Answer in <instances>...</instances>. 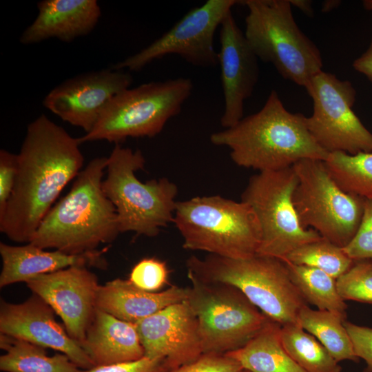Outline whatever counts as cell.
<instances>
[{
    "label": "cell",
    "instance_id": "obj_1",
    "mask_svg": "<svg viewBox=\"0 0 372 372\" xmlns=\"http://www.w3.org/2000/svg\"><path fill=\"white\" fill-rule=\"evenodd\" d=\"M78 138L42 114L30 123L19 153L12 194L0 215V231L29 243L63 188L81 172Z\"/></svg>",
    "mask_w": 372,
    "mask_h": 372
},
{
    "label": "cell",
    "instance_id": "obj_2",
    "mask_svg": "<svg viewBox=\"0 0 372 372\" xmlns=\"http://www.w3.org/2000/svg\"><path fill=\"white\" fill-rule=\"evenodd\" d=\"M306 117L288 111L272 90L259 111L213 133L210 141L228 147L237 165L259 172L291 167L302 159L324 161L329 153L309 133Z\"/></svg>",
    "mask_w": 372,
    "mask_h": 372
},
{
    "label": "cell",
    "instance_id": "obj_3",
    "mask_svg": "<svg viewBox=\"0 0 372 372\" xmlns=\"http://www.w3.org/2000/svg\"><path fill=\"white\" fill-rule=\"evenodd\" d=\"M107 157H96L81 169L70 192L48 211L30 243L69 254L97 250L120 234L116 209L102 184Z\"/></svg>",
    "mask_w": 372,
    "mask_h": 372
},
{
    "label": "cell",
    "instance_id": "obj_4",
    "mask_svg": "<svg viewBox=\"0 0 372 372\" xmlns=\"http://www.w3.org/2000/svg\"><path fill=\"white\" fill-rule=\"evenodd\" d=\"M187 272L207 282L238 289L259 310L280 325L297 323L299 311L307 302L291 280L285 261L256 254L234 259L209 254L191 256Z\"/></svg>",
    "mask_w": 372,
    "mask_h": 372
},
{
    "label": "cell",
    "instance_id": "obj_5",
    "mask_svg": "<svg viewBox=\"0 0 372 372\" xmlns=\"http://www.w3.org/2000/svg\"><path fill=\"white\" fill-rule=\"evenodd\" d=\"M185 249L244 259L257 254L260 229L251 207L220 196L177 201L174 220Z\"/></svg>",
    "mask_w": 372,
    "mask_h": 372
},
{
    "label": "cell",
    "instance_id": "obj_6",
    "mask_svg": "<svg viewBox=\"0 0 372 372\" xmlns=\"http://www.w3.org/2000/svg\"><path fill=\"white\" fill-rule=\"evenodd\" d=\"M145 163L139 149L116 144L107 157L102 187L116 209L120 233L154 237L173 222L178 189L165 178L141 182L136 172Z\"/></svg>",
    "mask_w": 372,
    "mask_h": 372
},
{
    "label": "cell",
    "instance_id": "obj_7",
    "mask_svg": "<svg viewBox=\"0 0 372 372\" xmlns=\"http://www.w3.org/2000/svg\"><path fill=\"white\" fill-rule=\"evenodd\" d=\"M248 9L245 37L258 59L285 79L305 87L322 70L316 45L300 29L289 0L242 1Z\"/></svg>",
    "mask_w": 372,
    "mask_h": 372
},
{
    "label": "cell",
    "instance_id": "obj_8",
    "mask_svg": "<svg viewBox=\"0 0 372 372\" xmlns=\"http://www.w3.org/2000/svg\"><path fill=\"white\" fill-rule=\"evenodd\" d=\"M193 87L192 81L185 77L129 87L111 100L94 127L78 141L119 144L129 137L155 136L180 113Z\"/></svg>",
    "mask_w": 372,
    "mask_h": 372
},
{
    "label": "cell",
    "instance_id": "obj_9",
    "mask_svg": "<svg viewBox=\"0 0 372 372\" xmlns=\"http://www.w3.org/2000/svg\"><path fill=\"white\" fill-rule=\"evenodd\" d=\"M187 302L195 314L203 353L236 350L270 319L236 287L203 280L187 272Z\"/></svg>",
    "mask_w": 372,
    "mask_h": 372
},
{
    "label": "cell",
    "instance_id": "obj_10",
    "mask_svg": "<svg viewBox=\"0 0 372 372\" xmlns=\"http://www.w3.org/2000/svg\"><path fill=\"white\" fill-rule=\"evenodd\" d=\"M298 182L293 167L259 172L249 178L241 200L251 207L259 223L260 241L256 254L284 260L299 247L322 238L299 223L293 203Z\"/></svg>",
    "mask_w": 372,
    "mask_h": 372
},
{
    "label": "cell",
    "instance_id": "obj_11",
    "mask_svg": "<svg viewBox=\"0 0 372 372\" xmlns=\"http://www.w3.org/2000/svg\"><path fill=\"white\" fill-rule=\"evenodd\" d=\"M292 167L298 180L293 203L300 225L344 247L358 230L364 199L342 190L323 161L302 159Z\"/></svg>",
    "mask_w": 372,
    "mask_h": 372
},
{
    "label": "cell",
    "instance_id": "obj_12",
    "mask_svg": "<svg viewBox=\"0 0 372 372\" xmlns=\"http://www.w3.org/2000/svg\"><path fill=\"white\" fill-rule=\"evenodd\" d=\"M305 89L313 101L307 127L322 149L328 153L372 152V133L353 110L356 91L351 82L322 70Z\"/></svg>",
    "mask_w": 372,
    "mask_h": 372
},
{
    "label": "cell",
    "instance_id": "obj_13",
    "mask_svg": "<svg viewBox=\"0 0 372 372\" xmlns=\"http://www.w3.org/2000/svg\"><path fill=\"white\" fill-rule=\"evenodd\" d=\"M242 1L207 0L189 10L169 30L138 52L116 63L115 70L138 71L151 62L176 54L200 68L218 65L214 36L231 8Z\"/></svg>",
    "mask_w": 372,
    "mask_h": 372
},
{
    "label": "cell",
    "instance_id": "obj_14",
    "mask_svg": "<svg viewBox=\"0 0 372 372\" xmlns=\"http://www.w3.org/2000/svg\"><path fill=\"white\" fill-rule=\"evenodd\" d=\"M132 81L129 73L112 68L85 73L53 88L44 98L43 105L87 134L96 125L111 100L129 88Z\"/></svg>",
    "mask_w": 372,
    "mask_h": 372
},
{
    "label": "cell",
    "instance_id": "obj_15",
    "mask_svg": "<svg viewBox=\"0 0 372 372\" xmlns=\"http://www.w3.org/2000/svg\"><path fill=\"white\" fill-rule=\"evenodd\" d=\"M87 268L72 266L25 282L59 316L69 335L81 346L96 310L100 286L96 274Z\"/></svg>",
    "mask_w": 372,
    "mask_h": 372
},
{
    "label": "cell",
    "instance_id": "obj_16",
    "mask_svg": "<svg viewBox=\"0 0 372 372\" xmlns=\"http://www.w3.org/2000/svg\"><path fill=\"white\" fill-rule=\"evenodd\" d=\"M135 325L145 357L164 360L172 369L203 353L198 320L187 300L170 305Z\"/></svg>",
    "mask_w": 372,
    "mask_h": 372
},
{
    "label": "cell",
    "instance_id": "obj_17",
    "mask_svg": "<svg viewBox=\"0 0 372 372\" xmlns=\"http://www.w3.org/2000/svg\"><path fill=\"white\" fill-rule=\"evenodd\" d=\"M54 313L43 299L33 293L25 301L18 304L1 298L0 332L58 351L83 370L95 367L81 346L56 322Z\"/></svg>",
    "mask_w": 372,
    "mask_h": 372
},
{
    "label": "cell",
    "instance_id": "obj_18",
    "mask_svg": "<svg viewBox=\"0 0 372 372\" xmlns=\"http://www.w3.org/2000/svg\"><path fill=\"white\" fill-rule=\"evenodd\" d=\"M220 68L224 110L220 125L234 126L243 118L244 103L258 81V59L254 54L230 12L220 26Z\"/></svg>",
    "mask_w": 372,
    "mask_h": 372
},
{
    "label": "cell",
    "instance_id": "obj_19",
    "mask_svg": "<svg viewBox=\"0 0 372 372\" xmlns=\"http://www.w3.org/2000/svg\"><path fill=\"white\" fill-rule=\"evenodd\" d=\"M107 248L81 254H69L59 250L49 251L30 242L22 246L0 242L2 269L0 287L24 282L45 273L72 266H84L106 269L104 254Z\"/></svg>",
    "mask_w": 372,
    "mask_h": 372
},
{
    "label": "cell",
    "instance_id": "obj_20",
    "mask_svg": "<svg viewBox=\"0 0 372 372\" xmlns=\"http://www.w3.org/2000/svg\"><path fill=\"white\" fill-rule=\"evenodd\" d=\"M37 8V17L20 37L23 44L50 38L70 42L90 33L101 14L96 0H43Z\"/></svg>",
    "mask_w": 372,
    "mask_h": 372
},
{
    "label": "cell",
    "instance_id": "obj_21",
    "mask_svg": "<svg viewBox=\"0 0 372 372\" xmlns=\"http://www.w3.org/2000/svg\"><path fill=\"white\" fill-rule=\"evenodd\" d=\"M188 287L172 286L162 291H147L129 280L116 278L100 285L96 305L121 320L136 324L174 304L187 300Z\"/></svg>",
    "mask_w": 372,
    "mask_h": 372
},
{
    "label": "cell",
    "instance_id": "obj_22",
    "mask_svg": "<svg viewBox=\"0 0 372 372\" xmlns=\"http://www.w3.org/2000/svg\"><path fill=\"white\" fill-rule=\"evenodd\" d=\"M81 347L95 366L132 362L145 357L135 324L97 308Z\"/></svg>",
    "mask_w": 372,
    "mask_h": 372
},
{
    "label": "cell",
    "instance_id": "obj_23",
    "mask_svg": "<svg viewBox=\"0 0 372 372\" xmlns=\"http://www.w3.org/2000/svg\"><path fill=\"white\" fill-rule=\"evenodd\" d=\"M280 329L269 319L244 346L225 354L250 372H304L285 349Z\"/></svg>",
    "mask_w": 372,
    "mask_h": 372
},
{
    "label": "cell",
    "instance_id": "obj_24",
    "mask_svg": "<svg viewBox=\"0 0 372 372\" xmlns=\"http://www.w3.org/2000/svg\"><path fill=\"white\" fill-rule=\"evenodd\" d=\"M0 369L4 372H85L66 355H48L45 347L1 333Z\"/></svg>",
    "mask_w": 372,
    "mask_h": 372
},
{
    "label": "cell",
    "instance_id": "obj_25",
    "mask_svg": "<svg viewBox=\"0 0 372 372\" xmlns=\"http://www.w3.org/2000/svg\"><path fill=\"white\" fill-rule=\"evenodd\" d=\"M344 321L332 312L312 309L307 304L300 309L297 318V323L313 335L338 362H358Z\"/></svg>",
    "mask_w": 372,
    "mask_h": 372
},
{
    "label": "cell",
    "instance_id": "obj_26",
    "mask_svg": "<svg viewBox=\"0 0 372 372\" xmlns=\"http://www.w3.org/2000/svg\"><path fill=\"white\" fill-rule=\"evenodd\" d=\"M283 261L292 282L307 303L319 310L332 312L346 320L347 305L338 292L336 279L319 269Z\"/></svg>",
    "mask_w": 372,
    "mask_h": 372
},
{
    "label": "cell",
    "instance_id": "obj_27",
    "mask_svg": "<svg viewBox=\"0 0 372 372\" xmlns=\"http://www.w3.org/2000/svg\"><path fill=\"white\" fill-rule=\"evenodd\" d=\"M282 345L304 372H341L342 367L327 349L298 323L281 325Z\"/></svg>",
    "mask_w": 372,
    "mask_h": 372
},
{
    "label": "cell",
    "instance_id": "obj_28",
    "mask_svg": "<svg viewBox=\"0 0 372 372\" xmlns=\"http://www.w3.org/2000/svg\"><path fill=\"white\" fill-rule=\"evenodd\" d=\"M324 164L345 192L372 200V152L349 154L334 152L329 154Z\"/></svg>",
    "mask_w": 372,
    "mask_h": 372
},
{
    "label": "cell",
    "instance_id": "obj_29",
    "mask_svg": "<svg viewBox=\"0 0 372 372\" xmlns=\"http://www.w3.org/2000/svg\"><path fill=\"white\" fill-rule=\"evenodd\" d=\"M284 260L319 269L336 280L354 263L342 247L323 238L299 247Z\"/></svg>",
    "mask_w": 372,
    "mask_h": 372
},
{
    "label": "cell",
    "instance_id": "obj_30",
    "mask_svg": "<svg viewBox=\"0 0 372 372\" xmlns=\"http://www.w3.org/2000/svg\"><path fill=\"white\" fill-rule=\"evenodd\" d=\"M342 298L372 304V259L354 261L352 267L336 280Z\"/></svg>",
    "mask_w": 372,
    "mask_h": 372
},
{
    "label": "cell",
    "instance_id": "obj_31",
    "mask_svg": "<svg viewBox=\"0 0 372 372\" xmlns=\"http://www.w3.org/2000/svg\"><path fill=\"white\" fill-rule=\"evenodd\" d=\"M168 278L169 269L165 262L145 258L134 266L128 280L141 289L156 292L168 283Z\"/></svg>",
    "mask_w": 372,
    "mask_h": 372
},
{
    "label": "cell",
    "instance_id": "obj_32",
    "mask_svg": "<svg viewBox=\"0 0 372 372\" xmlns=\"http://www.w3.org/2000/svg\"><path fill=\"white\" fill-rule=\"evenodd\" d=\"M343 250L354 261L372 259V200L364 199L358 230Z\"/></svg>",
    "mask_w": 372,
    "mask_h": 372
},
{
    "label": "cell",
    "instance_id": "obj_33",
    "mask_svg": "<svg viewBox=\"0 0 372 372\" xmlns=\"http://www.w3.org/2000/svg\"><path fill=\"white\" fill-rule=\"evenodd\" d=\"M243 368L227 354L203 353L196 360L170 372H242Z\"/></svg>",
    "mask_w": 372,
    "mask_h": 372
},
{
    "label": "cell",
    "instance_id": "obj_34",
    "mask_svg": "<svg viewBox=\"0 0 372 372\" xmlns=\"http://www.w3.org/2000/svg\"><path fill=\"white\" fill-rule=\"evenodd\" d=\"M18 170L17 154L0 151V215L4 211L12 194Z\"/></svg>",
    "mask_w": 372,
    "mask_h": 372
},
{
    "label": "cell",
    "instance_id": "obj_35",
    "mask_svg": "<svg viewBox=\"0 0 372 372\" xmlns=\"http://www.w3.org/2000/svg\"><path fill=\"white\" fill-rule=\"evenodd\" d=\"M344 324L351 340L355 355L366 363L364 372H372V328L347 320Z\"/></svg>",
    "mask_w": 372,
    "mask_h": 372
},
{
    "label": "cell",
    "instance_id": "obj_36",
    "mask_svg": "<svg viewBox=\"0 0 372 372\" xmlns=\"http://www.w3.org/2000/svg\"><path fill=\"white\" fill-rule=\"evenodd\" d=\"M172 370L164 360L143 357L136 361L95 366L85 372H170Z\"/></svg>",
    "mask_w": 372,
    "mask_h": 372
},
{
    "label": "cell",
    "instance_id": "obj_37",
    "mask_svg": "<svg viewBox=\"0 0 372 372\" xmlns=\"http://www.w3.org/2000/svg\"><path fill=\"white\" fill-rule=\"evenodd\" d=\"M355 70L364 74L372 83V39L368 48L353 63Z\"/></svg>",
    "mask_w": 372,
    "mask_h": 372
},
{
    "label": "cell",
    "instance_id": "obj_38",
    "mask_svg": "<svg viewBox=\"0 0 372 372\" xmlns=\"http://www.w3.org/2000/svg\"><path fill=\"white\" fill-rule=\"evenodd\" d=\"M291 5L300 9L308 16L312 17L313 10L311 7V1L307 0H289Z\"/></svg>",
    "mask_w": 372,
    "mask_h": 372
},
{
    "label": "cell",
    "instance_id": "obj_39",
    "mask_svg": "<svg viewBox=\"0 0 372 372\" xmlns=\"http://www.w3.org/2000/svg\"><path fill=\"white\" fill-rule=\"evenodd\" d=\"M338 1H325V3H323L322 6V11L323 12H328L335 7L336 4H339L340 3H337Z\"/></svg>",
    "mask_w": 372,
    "mask_h": 372
},
{
    "label": "cell",
    "instance_id": "obj_40",
    "mask_svg": "<svg viewBox=\"0 0 372 372\" xmlns=\"http://www.w3.org/2000/svg\"><path fill=\"white\" fill-rule=\"evenodd\" d=\"M364 8L369 11H372V0H364L363 1Z\"/></svg>",
    "mask_w": 372,
    "mask_h": 372
},
{
    "label": "cell",
    "instance_id": "obj_41",
    "mask_svg": "<svg viewBox=\"0 0 372 372\" xmlns=\"http://www.w3.org/2000/svg\"><path fill=\"white\" fill-rule=\"evenodd\" d=\"M242 372H250V371L244 369Z\"/></svg>",
    "mask_w": 372,
    "mask_h": 372
}]
</instances>
